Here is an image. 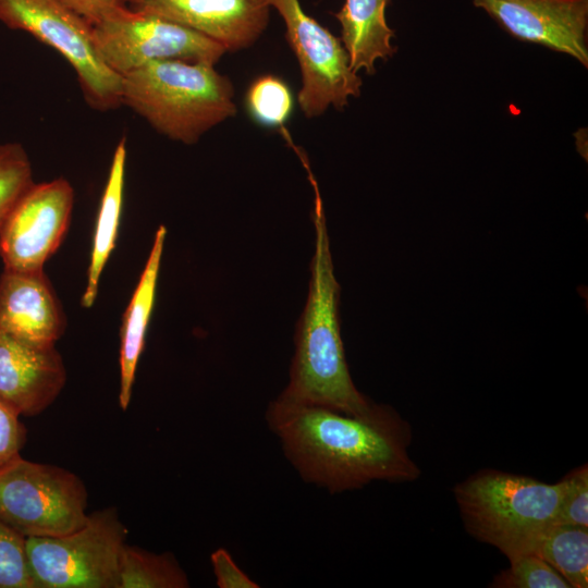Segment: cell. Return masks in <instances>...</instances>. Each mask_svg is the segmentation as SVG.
Returning a JSON list of instances; mask_svg holds the SVG:
<instances>
[{
  "mask_svg": "<svg viewBox=\"0 0 588 588\" xmlns=\"http://www.w3.org/2000/svg\"><path fill=\"white\" fill-rule=\"evenodd\" d=\"M266 420L302 479L331 493L419 476L407 451L411 428L388 406L376 404L368 413L352 415L279 396L268 406Z\"/></svg>",
  "mask_w": 588,
  "mask_h": 588,
  "instance_id": "obj_1",
  "label": "cell"
},
{
  "mask_svg": "<svg viewBox=\"0 0 588 588\" xmlns=\"http://www.w3.org/2000/svg\"><path fill=\"white\" fill-rule=\"evenodd\" d=\"M309 181L315 192V252L309 292L295 335L290 381L280 397L362 415L376 403L356 389L345 360L338 309L340 285L334 275L318 185L314 176Z\"/></svg>",
  "mask_w": 588,
  "mask_h": 588,
  "instance_id": "obj_2",
  "label": "cell"
},
{
  "mask_svg": "<svg viewBox=\"0 0 588 588\" xmlns=\"http://www.w3.org/2000/svg\"><path fill=\"white\" fill-rule=\"evenodd\" d=\"M121 78V105L185 145L197 143L237 112L233 83L211 64L156 61Z\"/></svg>",
  "mask_w": 588,
  "mask_h": 588,
  "instance_id": "obj_3",
  "label": "cell"
},
{
  "mask_svg": "<svg viewBox=\"0 0 588 588\" xmlns=\"http://www.w3.org/2000/svg\"><path fill=\"white\" fill-rule=\"evenodd\" d=\"M564 480L546 483L497 470L479 471L454 489L467 531L509 560L536 553L556 524Z\"/></svg>",
  "mask_w": 588,
  "mask_h": 588,
  "instance_id": "obj_4",
  "label": "cell"
},
{
  "mask_svg": "<svg viewBox=\"0 0 588 588\" xmlns=\"http://www.w3.org/2000/svg\"><path fill=\"white\" fill-rule=\"evenodd\" d=\"M126 534L117 509L107 507L70 534L26 538L34 587L119 588Z\"/></svg>",
  "mask_w": 588,
  "mask_h": 588,
  "instance_id": "obj_5",
  "label": "cell"
},
{
  "mask_svg": "<svg viewBox=\"0 0 588 588\" xmlns=\"http://www.w3.org/2000/svg\"><path fill=\"white\" fill-rule=\"evenodd\" d=\"M84 481L63 467L21 455L0 467V519L24 537H58L88 519Z\"/></svg>",
  "mask_w": 588,
  "mask_h": 588,
  "instance_id": "obj_6",
  "label": "cell"
},
{
  "mask_svg": "<svg viewBox=\"0 0 588 588\" xmlns=\"http://www.w3.org/2000/svg\"><path fill=\"white\" fill-rule=\"evenodd\" d=\"M101 60L120 76L148 63L182 60L215 65L226 50L162 16L117 5L90 24Z\"/></svg>",
  "mask_w": 588,
  "mask_h": 588,
  "instance_id": "obj_7",
  "label": "cell"
},
{
  "mask_svg": "<svg viewBox=\"0 0 588 588\" xmlns=\"http://www.w3.org/2000/svg\"><path fill=\"white\" fill-rule=\"evenodd\" d=\"M0 22L57 50L75 71L91 108L121 106V76L99 57L90 24L60 0H0Z\"/></svg>",
  "mask_w": 588,
  "mask_h": 588,
  "instance_id": "obj_8",
  "label": "cell"
},
{
  "mask_svg": "<svg viewBox=\"0 0 588 588\" xmlns=\"http://www.w3.org/2000/svg\"><path fill=\"white\" fill-rule=\"evenodd\" d=\"M283 20L285 38L302 77L297 102L306 118L323 114L330 107L342 110L360 95L363 81L350 64L340 38L308 15L299 0H268Z\"/></svg>",
  "mask_w": 588,
  "mask_h": 588,
  "instance_id": "obj_9",
  "label": "cell"
},
{
  "mask_svg": "<svg viewBox=\"0 0 588 588\" xmlns=\"http://www.w3.org/2000/svg\"><path fill=\"white\" fill-rule=\"evenodd\" d=\"M73 206L74 189L66 179L34 182L0 226L4 269L44 270L68 232Z\"/></svg>",
  "mask_w": 588,
  "mask_h": 588,
  "instance_id": "obj_10",
  "label": "cell"
},
{
  "mask_svg": "<svg viewBox=\"0 0 588 588\" xmlns=\"http://www.w3.org/2000/svg\"><path fill=\"white\" fill-rule=\"evenodd\" d=\"M513 38L588 66V0H471Z\"/></svg>",
  "mask_w": 588,
  "mask_h": 588,
  "instance_id": "obj_11",
  "label": "cell"
},
{
  "mask_svg": "<svg viewBox=\"0 0 588 588\" xmlns=\"http://www.w3.org/2000/svg\"><path fill=\"white\" fill-rule=\"evenodd\" d=\"M123 4L188 27L226 52L252 47L266 30L271 10L268 0H123Z\"/></svg>",
  "mask_w": 588,
  "mask_h": 588,
  "instance_id": "obj_12",
  "label": "cell"
},
{
  "mask_svg": "<svg viewBox=\"0 0 588 588\" xmlns=\"http://www.w3.org/2000/svg\"><path fill=\"white\" fill-rule=\"evenodd\" d=\"M56 345H36L0 332V402L20 416L47 409L66 383Z\"/></svg>",
  "mask_w": 588,
  "mask_h": 588,
  "instance_id": "obj_13",
  "label": "cell"
},
{
  "mask_svg": "<svg viewBox=\"0 0 588 588\" xmlns=\"http://www.w3.org/2000/svg\"><path fill=\"white\" fill-rule=\"evenodd\" d=\"M66 316L44 270L0 274V332L36 345H56Z\"/></svg>",
  "mask_w": 588,
  "mask_h": 588,
  "instance_id": "obj_14",
  "label": "cell"
},
{
  "mask_svg": "<svg viewBox=\"0 0 588 588\" xmlns=\"http://www.w3.org/2000/svg\"><path fill=\"white\" fill-rule=\"evenodd\" d=\"M167 229L160 225L136 289L124 311L120 330L119 404L125 411L131 402L138 360L145 347L146 331L155 305L158 275Z\"/></svg>",
  "mask_w": 588,
  "mask_h": 588,
  "instance_id": "obj_15",
  "label": "cell"
},
{
  "mask_svg": "<svg viewBox=\"0 0 588 588\" xmlns=\"http://www.w3.org/2000/svg\"><path fill=\"white\" fill-rule=\"evenodd\" d=\"M391 0H345L334 15L341 25V41L354 72L376 73V62L396 52L394 32L387 23L385 9Z\"/></svg>",
  "mask_w": 588,
  "mask_h": 588,
  "instance_id": "obj_16",
  "label": "cell"
},
{
  "mask_svg": "<svg viewBox=\"0 0 588 588\" xmlns=\"http://www.w3.org/2000/svg\"><path fill=\"white\" fill-rule=\"evenodd\" d=\"M126 138L122 137L113 152L97 215L87 284L81 299L85 308L91 307L96 301L102 270L115 246L123 204Z\"/></svg>",
  "mask_w": 588,
  "mask_h": 588,
  "instance_id": "obj_17",
  "label": "cell"
},
{
  "mask_svg": "<svg viewBox=\"0 0 588 588\" xmlns=\"http://www.w3.org/2000/svg\"><path fill=\"white\" fill-rule=\"evenodd\" d=\"M536 554L547 561L571 587L588 584V528L555 524L542 539Z\"/></svg>",
  "mask_w": 588,
  "mask_h": 588,
  "instance_id": "obj_18",
  "label": "cell"
},
{
  "mask_svg": "<svg viewBox=\"0 0 588 588\" xmlns=\"http://www.w3.org/2000/svg\"><path fill=\"white\" fill-rule=\"evenodd\" d=\"M189 581L169 552L157 554L126 543L120 566L119 588H186Z\"/></svg>",
  "mask_w": 588,
  "mask_h": 588,
  "instance_id": "obj_19",
  "label": "cell"
},
{
  "mask_svg": "<svg viewBox=\"0 0 588 588\" xmlns=\"http://www.w3.org/2000/svg\"><path fill=\"white\" fill-rule=\"evenodd\" d=\"M246 106L258 123L283 126L293 110V96L289 86L279 77L262 75L256 78L246 93Z\"/></svg>",
  "mask_w": 588,
  "mask_h": 588,
  "instance_id": "obj_20",
  "label": "cell"
},
{
  "mask_svg": "<svg viewBox=\"0 0 588 588\" xmlns=\"http://www.w3.org/2000/svg\"><path fill=\"white\" fill-rule=\"evenodd\" d=\"M34 184L30 160L19 143L0 144V226Z\"/></svg>",
  "mask_w": 588,
  "mask_h": 588,
  "instance_id": "obj_21",
  "label": "cell"
},
{
  "mask_svg": "<svg viewBox=\"0 0 588 588\" xmlns=\"http://www.w3.org/2000/svg\"><path fill=\"white\" fill-rule=\"evenodd\" d=\"M510 567L494 577L493 587L500 588H568L569 584L536 553L518 555Z\"/></svg>",
  "mask_w": 588,
  "mask_h": 588,
  "instance_id": "obj_22",
  "label": "cell"
},
{
  "mask_svg": "<svg viewBox=\"0 0 588 588\" xmlns=\"http://www.w3.org/2000/svg\"><path fill=\"white\" fill-rule=\"evenodd\" d=\"M0 588H35L26 537L0 519Z\"/></svg>",
  "mask_w": 588,
  "mask_h": 588,
  "instance_id": "obj_23",
  "label": "cell"
},
{
  "mask_svg": "<svg viewBox=\"0 0 588 588\" xmlns=\"http://www.w3.org/2000/svg\"><path fill=\"white\" fill-rule=\"evenodd\" d=\"M556 524L588 527V470L583 466L564 479Z\"/></svg>",
  "mask_w": 588,
  "mask_h": 588,
  "instance_id": "obj_24",
  "label": "cell"
},
{
  "mask_svg": "<svg viewBox=\"0 0 588 588\" xmlns=\"http://www.w3.org/2000/svg\"><path fill=\"white\" fill-rule=\"evenodd\" d=\"M20 415L0 402V467L21 455L27 430Z\"/></svg>",
  "mask_w": 588,
  "mask_h": 588,
  "instance_id": "obj_25",
  "label": "cell"
},
{
  "mask_svg": "<svg viewBox=\"0 0 588 588\" xmlns=\"http://www.w3.org/2000/svg\"><path fill=\"white\" fill-rule=\"evenodd\" d=\"M217 586L220 588H258L259 585L244 573L223 548L210 556Z\"/></svg>",
  "mask_w": 588,
  "mask_h": 588,
  "instance_id": "obj_26",
  "label": "cell"
},
{
  "mask_svg": "<svg viewBox=\"0 0 588 588\" xmlns=\"http://www.w3.org/2000/svg\"><path fill=\"white\" fill-rule=\"evenodd\" d=\"M65 7L86 20L89 24L97 21L110 9L123 4V0H60Z\"/></svg>",
  "mask_w": 588,
  "mask_h": 588,
  "instance_id": "obj_27",
  "label": "cell"
}]
</instances>
